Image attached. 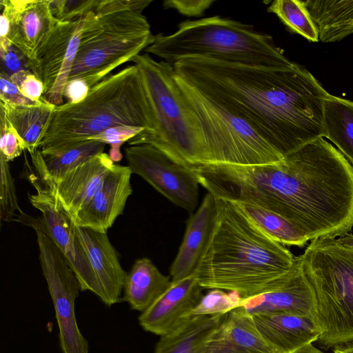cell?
I'll return each instance as SVG.
<instances>
[{"mask_svg": "<svg viewBox=\"0 0 353 353\" xmlns=\"http://www.w3.org/2000/svg\"><path fill=\"white\" fill-rule=\"evenodd\" d=\"M240 307L250 315L287 314L315 319L317 299L303 272L300 256H296L292 273L285 283L264 293L243 298Z\"/></svg>", "mask_w": 353, "mask_h": 353, "instance_id": "5bb4252c", "label": "cell"}, {"mask_svg": "<svg viewBox=\"0 0 353 353\" xmlns=\"http://www.w3.org/2000/svg\"><path fill=\"white\" fill-rule=\"evenodd\" d=\"M0 157L9 162L18 157L26 146L5 115L0 112Z\"/></svg>", "mask_w": 353, "mask_h": 353, "instance_id": "836d02e7", "label": "cell"}, {"mask_svg": "<svg viewBox=\"0 0 353 353\" xmlns=\"http://www.w3.org/2000/svg\"><path fill=\"white\" fill-rule=\"evenodd\" d=\"M73 230L93 272L98 289L97 296L109 307L121 302L127 272L122 268L107 233L74 223Z\"/></svg>", "mask_w": 353, "mask_h": 353, "instance_id": "9a60e30c", "label": "cell"}, {"mask_svg": "<svg viewBox=\"0 0 353 353\" xmlns=\"http://www.w3.org/2000/svg\"><path fill=\"white\" fill-rule=\"evenodd\" d=\"M294 353H323L322 351L315 347L312 343L308 344L302 348L298 350Z\"/></svg>", "mask_w": 353, "mask_h": 353, "instance_id": "60d3db41", "label": "cell"}, {"mask_svg": "<svg viewBox=\"0 0 353 353\" xmlns=\"http://www.w3.org/2000/svg\"><path fill=\"white\" fill-rule=\"evenodd\" d=\"M132 174L128 166L114 164L99 189L72 220V223L107 233L117 218L123 214L126 201L132 193Z\"/></svg>", "mask_w": 353, "mask_h": 353, "instance_id": "2e32d148", "label": "cell"}, {"mask_svg": "<svg viewBox=\"0 0 353 353\" xmlns=\"http://www.w3.org/2000/svg\"><path fill=\"white\" fill-rule=\"evenodd\" d=\"M114 165L109 154L103 152L53 180L59 203L71 221L99 189Z\"/></svg>", "mask_w": 353, "mask_h": 353, "instance_id": "d6986e66", "label": "cell"}, {"mask_svg": "<svg viewBox=\"0 0 353 353\" xmlns=\"http://www.w3.org/2000/svg\"><path fill=\"white\" fill-rule=\"evenodd\" d=\"M119 125L143 128L129 145L150 144L157 136L151 102L135 65L110 74L76 103L56 106L42 134L39 149L48 151L88 140Z\"/></svg>", "mask_w": 353, "mask_h": 353, "instance_id": "3957f363", "label": "cell"}, {"mask_svg": "<svg viewBox=\"0 0 353 353\" xmlns=\"http://www.w3.org/2000/svg\"><path fill=\"white\" fill-rule=\"evenodd\" d=\"M333 353H353V343L335 347Z\"/></svg>", "mask_w": 353, "mask_h": 353, "instance_id": "ab89813d", "label": "cell"}, {"mask_svg": "<svg viewBox=\"0 0 353 353\" xmlns=\"http://www.w3.org/2000/svg\"><path fill=\"white\" fill-rule=\"evenodd\" d=\"M214 2L212 0H166L163 1V6L165 9H174L188 17H199Z\"/></svg>", "mask_w": 353, "mask_h": 353, "instance_id": "8d00e7d4", "label": "cell"}, {"mask_svg": "<svg viewBox=\"0 0 353 353\" xmlns=\"http://www.w3.org/2000/svg\"><path fill=\"white\" fill-rule=\"evenodd\" d=\"M300 258L317 299L318 343L329 349L353 343V248L316 239Z\"/></svg>", "mask_w": 353, "mask_h": 353, "instance_id": "8992f818", "label": "cell"}, {"mask_svg": "<svg viewBox=\"0 0 353 353\" xmlns=\"http://www.w3.org/2000/svg\"><path fill=\"white\" fill-rule=\"evenodd\" d=\"M196 274L172 281L169 288L139 316L143 330L160 336L167 334L190 317L202 295Z\"/></svg>", "mask_w": 353, "mask_h": 353, "instance_id": "e0dca14e", "label": "cell"}, {"mask_svg": "<svg viewBox=\"0 0 353 353\" xmlns=\"http://www.w3.org/2000/svg\"><path fill=\"white\" fill-rule=\"evenodd\" d=\"M126 6L125 0H99L85 16L68 81L83 80L90 89L153 43L146 17Z\"/></svg>", "mask_w": 353, "mask_h": 353, "instance_id": "5b68a950", "label": "cell"}, {"mask_svg": "<svg viewBox=\"0 0 353 353\" xmlns=\"http://www.w3.org/2000/svg\"><path fill=\"white\" fill-rule=\"evenodd\" d=\"M175 79L201 133L208 156L206 164L253 165L274 163L284 159L246 121L176 73Z\"/></svg>", "mask_w": 353, "mask_h": 353, "instance_id": "ba28073f", "label": "cell"}, {"mask_svg": "<svg viewBox=\"0 0 353 353\" xmlns=\"http://www.w3.org/2000/svg\"><path fill=\"white\" fill-rule=\"evenodd\" d=\"M323 137L338 148L353 167V101L328 93L323 107Z\"/></svg>", "mask_w": 353, "mask_h": 353, "instance_id": "484cf974", "label": "cell"}, {"mask_svg": "<svg viewBox=\"0 0 353 353\" xmlns=\"http://www.w3.org/2000/svg\"><path fill=\"white\" fill-rule=\"evenodd\" d=\"M30 156L32 165L27 161L25 165L30 172L28 178L36 193L29 194L28 198L41 215L36 218L21 212L17 221L48 235L73 270L81 290L97 295V285L90 263L74 234L72 221L59 203L54 181L47 170L41 150H37Z\"/></svg>", "mask_w": 353, "mask_h": 353, "instance_id": "9c48e42d", "label": "cell"}, {"mask_svg": "<svg viewBox=\"0 0 353 353\" xmlns=\"http://www.w3.org/2000/svg\"><path fill=\"white\" fill-rule=\"evenodd\" d=\"M175 73L246 121L283 158L323 137L328 92L303 66H250L203 58L173 63Z\"/></svg>", "mask_w": 353, "mask_h": 353, "instance_id": "6da1fadb", "label": "cell"}, {"mask_svg": "<svg viewBox=\"0 0 353 353\" xmlns=\"http://www.w3.org/2000/svg\"><path fill=\"white\" fill-rule=\"evenodd\" d=\"M55 107L43 97L26 105L0 101V112L15 130L30 154L39 149L42 134Z\"/></svg>", "mask_w": 353, "mask_h": 353, "instance_id": "603a6c76", "label": "cell"}, {"mask_svg": "<svg viewBox=\"0 0 353 353\" xmlns=\"http://www.w3.org/2000/svg\"><path fill=\"white\" fill-rule=\"evenodd\" d=\"M171 283L170 276L163 274L150 259H139L127 273L122 301L128 302L132 310L143 312Z\"/></svg>", "mask_w": 353, "mask_h": 353, "instance_id": "7402d4cb", "label": "cell"}, {"mask_svg": "<svg viewBox=\"0 0 353 353\" xmlns=\"http://www.w3.org/2000/svg\"><path fill=\"white\" fill-rule=\"evenodd\" d=\"M254 324L273 353H294L317 341L321 332L314 319L287 314L252 315Z\"/></svg>", "mask_w": 353, "mask_h": 353, "instance_id": "ffe728a7", "label": "cell"}, {"mask_svg": "<svg viewBox=\"0 0 353 353\" xmlns=\"http://www.w3.org/2000/svg\"><path fill=\"white\" fill-rule=\"evenodd\" d=\"M292 32L317 42L319 32L303 0H275L268 8Z\"/></svg>", "mask_w": 353, "mask_h": 353, "instance_id": "f1b7e54d", "label": "cell"}, {"mask_svg": "<svg viewBox=\"0 0 353 353\" xmlns=\"http://www.w3.org/2000/svg\"><path fill=\"white\" fill-rule=\"evenodd\" d=\"M242 301L237 292L212 289L201 297L190 316L223 315L240 307Z\"/></svg>", "mask_w": 353, "mask_h": 353, "instance_id": "f546056e", "label": "cell"}, {"mask_svg": "<svg viewBox=\"0 0 353 353\" xmlns=\"http://www.w3.org/2000/svg\"><path fill=\"white\" fill-rule=\"evenodd\" d=\"M39 259L51 296L63 353H89L88 342L81 333L75 317L74 303L79 296V281L53 241L35 230Z\"/></svg>", "mask_w": 353, "mask_h": 353, "instance_id": "30bf717a", "label": "cell"}, {"mask_svg": "<svg viewBox=\"0 0 353 353\" xmlns=\"http://www.w3.org/2000/svg\"><path fill=\"white\" fill-rule=\"evenodd\" d=\"M218 212V199L208 192L186 221L183 241L170 268L172 281L196 273L215 230Z\"/></svg>", "mask_w": 353, "mask_h": 353, "instance_id": "ac0fdd59", "label": "cell"}, {"mask_svg": "<svg viewBox=\"0 0 353 353\" xmlns=\"http://www.w3.org/2000/svg\"><path fill=\"white\" fill-rule=\"evenodd\" d=\"M336 241L342 245L353 248V234H348L343 236L339 237V238L336 239Z\"/></svg>", "mask_w": 353, "mask_h": 353, "instance_id": "b9f144b4", "label": "cell"}, {"mask_svg": "<svg viewBox=\"0 0 353 353\" xmlns=\"http://www.w3.org/2000/svg\"><path fill=\"white\" fill-rule=\"evenodd\" d=\"M224 315L189 317L176 329L160 337L154 353H199Z\"/></svg>", "mask_w": 353, "mask_h": 353, "instance_id": "d4e9b609", "label": "cell"}, {"mask_svg": "<svg viewBox=\"0 0 353 353\" xmlns=\"http://www.w3.org/2000/svg\"><path fill=\"white\" fill-rule=\"evenodd\" d=\"M304 3L321 42L339 41L353 34V0H306Z\"/></svg>", "mask_w": 353, "mask_h": 353, "instance_id": "cb8c5ba5", "label": "cell"}, {"mask_svg": "<svg viewBox=\"0 0 353 353\" xmlns=\"http://www.w3.org/2000/svg\"><path fill=\"white\" fill-rule=\"evenodd\" d=\"M10 78L21 94L30 100L36 102L43 97V84L31 71L23 70Z\"/></svg>", "mask_w": 353, "mask_h": 353, "instance_id": "d590c367", "label": "cell"}, {"mask_svg": "<svg viewBox=\"0 0 353 353\" xmlns=\"http://www.w3.org/2000/svg\"><path fill=\"white\" fill-rule=\"evenodd\" d=\"M54 17L60 21H73L94 12L99 0H49Z\"/></svg>", "mask_w": 353, "mask_h": 353, "instance_id": "1f68e13d", "label": "cell"}, {"mask_svg": "<svg viewBox=\"0 0 353 353\" xmlns=\"http://www.w3.org/2000/svg\"><path fill=\"white\" fill-rule=\"evenodd\" d=\"M0 4L10 21L7 39L26 57L30 70L57 21L51 12L50 1L1 0Z\"/></svg>", "mask_w": 353, "mask_h": 353, "instance_id": "4fadbf2b", "label": "cell"}, {"mask_svg": "<svg viewBox=\"0 0 353 353\" xmlns=\"http://www.w3.org/2000/svg\"><path fill=\"white\" fill-rule=\"evenodd\" d=\"M124 152L132 174L142 177L178 207L190 212L196 209L199 183L190 169L150 144L129 145Z\"/></svg>", "mask_w": 353, "mask_h": 353, "instance_id": "8fae6325", "label": "cell"}, {"mask_svg": "<svg viewBox=\"0 0 353 353\" xmlns=\"http://www.w3.org/2000/svg\"><path fill=\"white\" fill-rule=\"evenodd\" d=\"M217 199L215 230L195 273L201 287L235 292L245 299L285 283L296 256L262 232L232 202Z\"/></svg>", "mask_w": 353, "mask_h": 353, "instance_id": "7a4b0ae2", "label": "cell"}, {"mask_svg": "<svg viewBox=\"0 0 353 353\" xmlns=\"http://www.w3.org/2000/svg\"><path fill=\"white\" fill-rule=\"evenodd\" d=\"M90 88L83 80L68 81L64 90L63 96L67 103H76L83 100L88 95Z\"/></svg>", "mask_w": 353, "mask_h": 353, "instance_id": "f35d334b", "label": "cell"}, {"mask_svg": "<svg viewBox=\"0 0 353 353\" xmlns=\"http://www.w3.org/2000/svg\"><path fill=\"white\" fill-rule=\"evenodd\" d=\"M105 145L99 141L85 140L41 152L48 173L53 180H57L92 157L104 152Z\"/></svg>", "mask_w": 353, "mask_h": 353, "instance_id": "83f0119b", "label": "cell"}, {"mask_svg": "<svg viewBox=\"0 0 353 353\" xmlns=\"http://www.w3.org/2000/svg\"><path fill=\"white\" fill-rule=\"evenodd\" d=\"M0 218L1 221H10L17 210L21 211L17 202L14 180L10 165L0 157Z\"/></svg>", "mask_w": 353, "mask_h": 353, "instance_id": "4dcf8cb0", "label": "cell"}, {"mask_svg": "<svg viewBox=\"0 0 353 353\" xmlns=\"http://www.w3.org/2000/svg\"><path fill=\"white\" fill-rule=\"evenodd\" d=\"M84 17L73 21L57 20L30 70L43 84V97L56 106L63 102L64 90L77 53Z\"/></svg>", "mask_w": 353, "mask_h": 353, "instance_id": "7c38bea8", "label": "cell"}, {"mask_svg": "<svg viewBox=\"0 0 353 353\" xmlns=\"http://www.w3.org/2000/svg\"><path fill=\"white\" fill-rule=\"evenodd\" d=\"M0 101L14 105H26L34 102L24 97L10 78L2 72L0 73Z\"/></svg>", "mask_w": 353, "mask_h": 353, "instance_id": "74e56055", "label": "cell"}, {"mask_svg": "<svg viewBox=\"0 0 353 353\" xmlns=\"http://www.w3.org/2000/svg\"><path fill=\"white\" fill-rule=\"evenodd\" d=\"M0 56L1 72L9 77L21 71L29 70L26 57L8 39H0Z\"/></svg>", "mask_w": 353, "mask_h": 353, "instance_id": "e575fe53", "label": "cell"}, {"mask_svg": "<svg viewBox=\"0 0 353 353\" xmlns=\"http://www.w3.org/2000/svg\"><path fill=\"white\" fill-rule=\"evenodd\" d=\"M144 51L172 64L185 58L269 68L293 63L270 35L255 30L251 25L220 16L182 21L174 32L155 35Z\"/></svg>", "mask_w": 353, "mask_h": 353, "instance_id": "277c9868", "label": "cell"}, {"mask_svg": "<svg viewBox=\"0 0 353 353\" xmlns=\"http://www.w3.org/2000/svg\"><path fill=\"white\" fill-rule=\"evenodd\" d=\"M141 128L119 125L108 128L92 137L88 140H96L110 145V157L112 160L119 161L122 158L120 148L127 141L144 132Z\"/></svg>", "mask_w": 353, "mask_h": 353, "instance_id": "d6a6232c", "label": "cell"}, {"mask_svg": "<svg viewBox=\"0 0 353 353\" xmlns=\"http://www.w3.org/2000/svg\"><path fill=\"white\" fill-rule=\"evenodd\" d=\"M199 353H273L258 332L252 315L239 307L225 314Z\"/></svg>", "mask_w": 353, "mask_h": 353, "instance_id": "44dd1931", "label": "cell"}, {"mask_svg": "<svg viewBox=\"0 0 353 353\" xmlns=\"http://www.w3.org/2000/svg\"><path fill=\"white\" fill-rule=\"evenodd\" d=\"M230 202L275 241L285 246L299 248L304 247L308 242L289 221L281 215L249 203Z\"/></svg>", "mask_w": 353, "mask_h": 353, "instance_id": "4316f807", "label": "cell"}, {"mask_svg": "<svg viewBox=\"0 0 353 353\" xmlns=\"http://www.w3.org/2000/svg\"><path fill=\"white\" fill-rule=\"evenodd\" d=\"M132 61L140 72L155 118L157 136L150 145L187 168L208 163L201 133L181 95L173 64L147 54Z\"/></svg>", "mask_w": 353, "mask_h": 353, "instance_id": "52a82bcc", "label": "cell"}]
</instances>
